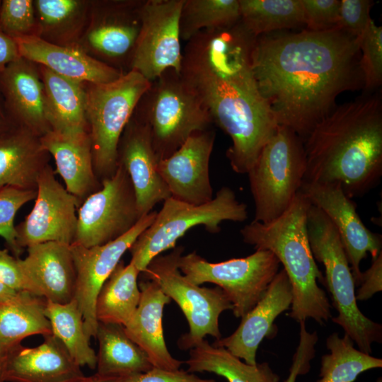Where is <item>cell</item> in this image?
Returning a JSON list of instances; mask_svg holds the SVG:
<instances>
[{"label": "cell", "instance_id": "cell-1", "mask_svg": "<svg viewBox=\"0 0 382 382\" xmlns=\"http://www.w3.org/2000/svg\"><path fill=\"white\" fill-rule=\"evenodd\" d=\"M359 38L337 28L255 38L252 70L278 124L303 141L344 91L364 87Z\"/></svg>", "mask_w": 382, "mask_h": 382}, {"label": "cell", "instance_id": "cell-2", "mask_svg": "<svg viewBox=\"0 0 382 382\" xmlns=\"http://www.w3.org/2000/svg\"><path fill=\"white\" fill-rule=\"evenodd\" d=\"M255 37L241 23L204 30L187 41L180 74L194 89L214 124L231 139L237 156L258 151L277 123L261 96L252 70Z\"/></svg>", "mask_w": 382, "mask_h": 382}, {"label": "cell", "instance_id": "cell-3", "mask_svg": "<svg viewBox=\"0 0 382 382\" xmlns=\"http://www.w3.org/2000/svg\"><path fill=\"white\" fill-rule=\"evenodd\" d=\"M365 92L335 108L303 141V181L339 183L351 199L374 188L382 175V100Z\"/></svg>", "mask_w": 382, "mask_h": 382}, {"label": "cell", "instance_id": "cell-4", "mask_svg": "<svg viewBox=\"0 0 382 382\" xmlns=\"http://www.w3.org/2000/svg\"><path fill=\"white\" fill-rule=\"evenodd\" d=\"M309 200L299 191L287 209L268 223L252 221L240 231L255 250L272 252L284 266L292 289L289 317L313 318L323 325L331 317L330 304L318 282H325L312 254L307 232Z\"/></svg>", "mask_w": 382, "mask_h": 382}, {"label": "cell", "instance_id": "cell-5", "mask_svg": "<svg viewBox=\"0 0 382 382\" xmlns=\"http://www.w3.org/2000/svg\"><path fill=\"white\" fill-rule=\"evenodd\" d=\"M133 114L147 125L159 161L175 152L193 133L214 124L194 89L173 69L151 82Z\"/></svg>", "mask_w": 382, "mask_h": 382}, {"label": "cell", "instance_id": "cell-6", "mask_svg": "<svg viewBox=\"0 0 382 382\" xmlns=\"http://www.w3.org/2000/svg\"><path fill=\"white\" fill-rule=\"evenodd\" d=\"M306 224L312 254L325 267L324 279L338 313L332 320L360 351L370 354L371 344L381 342L382 327L358 308L354 278L340 234L325 214L313 205L308 210Z\"/></svg>", "mask_w": 382, "mask_h": 382}, {"label": "cell", "instance_id": "cell-7", "mask_svg": "<svg viewBox=\"0 0 382 382\" xmlns=\"http://www.w3.org/2000/svg\"><path fill=\"white\" fill-rule=\"evenodd\" d=\"M247 218L246 204L238 201L234 191L227 186L221 187L210 202L202 204L170 197L152 224L130 246V262L141 273L154 257L174 248L178 240L193 227L203 226L208 232L216 233L223 221L243 222Z\"/></svg>", "mask_w": 382, "mask_h": 382}, {"label": "cell", "instance_id": "cell-8", "mask_svg": "<svg viewBox=\"0 0 382 382\" xmlns=\"http://www.w3.org/2000/svg\"><path fill=\"white\" fill-rule=\"evenodd\" d=\"M150 84L132 70L111 82L85 83L86 118L93 168L100 182L115 174L120 137Z\"/></svg>", "mask_w": 382, "mask_h": 382}, {"label": "cell", "instance_id": "cell-9", "mask_svg": "<svg viewBox=\"0 0 382 382\" xmlns=\"http://www.w3.org/2000/svg\"><path fill=\"white\" fill-rule=\"evenodd\" d=\"M306 169L303 141L278 125L247 173L255 204L253 221L265 224L282 214L299 191Z\"/></svg>", "mask_w": 382, "mask_h": 382}, {"label": "cell", "instance_id": "cell-10", "mask_svg": "<svg viewBox=\"0 0 382 382\" xmlns=\"http://www.w3.org/2000/svg\"><path fill=\"white\" fill-rule=\"evenodd\" d=\"M183 251V246H175L168 254L158 255L140 274L143 279L155 282L184 313L190 330L180 337L178 345L187 350L207 335L216 340L221 338L219 316L224 311L233 310V306L219 287H201L186 279L178 267Z\"/></svg>", "mask_w": 382, "mask_h": 382}, {"label": "cell", "instance_id": "cell-11", "mask_svg": "<svg viewBox=\"0 0 382 382\" xmlns=\"http://www.w3.org/2000/svg\"><path fill=\"white\" fill-rule=\"evenodd\" d=\"M279 264L267 250H256L248 257L219 262H210L192 252L181 255L178 267L195 284H216L231 303L234 316L243 318L262 298L279 272Z\"/></svg>", "mask_w": 382, "mask_h": 382}, {"label": "cell", "instance_id": "cell-12", "mask_svg": "<svg viewBox=\"0 0 382 382\" xmlns=\"http://www.w3.org/2000/svg\"><path fill=\"white\" fill-rule=\"evenodd\" d=\"M101 184L78 209L72 243L86 248L106 244L125 234L141 218L131 180L122 166Z\"/></svg>", "mask_w": 382, "mask_h": 382}, {"label": "cell", "instance_id": "cell-13", "mask_svg": "<svg viewBox=\"0 0 382 382\" xmlns=\"http://www.w3.org/2000/svg\"><path fill=\"white\" fill-rule=\"evenodd\" d=\"M144 0H91L87 27L78 47L120 71L130 65L141 26Z\"/></svg>", "mask_w": 382, "mask_h": 382}, {"label": "cell", "instance_id": "cell-14", "mask_svg": "<svg viewBox=\"0 0 382 382\" xmlns=\"http://www.w3.org/2000/svg\"><path fill=\"white\" fill-rule=\"evenodd\" d=\"M184 0H144L141 26L130 65L149 81L173 69L180 72L179 21Z\"/></svg>", "mask_w": 382, "mask_h": 382}, {"label": "cell", "instance_id": "cell-15", "mask_svg": "<svg viewBox=\"0 0 382 382\" xmlns=\"http://www.w3.org/2000/svg\"><path fill=\"white\" fill-rule=\"evenodd\" d=\"M55 173L50 163L41 172L33 208L16 226L17 243L22 250L45 242H74L81 202L58 181Z\"/></svg>", "mask_w": 382, "mask_h": 382}, {"label": "cell", "instance_id": "cell-16", "mask_svg": "<svg viewBox=\"0 0 382 382\" xmlns=\"http://www.w3.org/2000/svg\"><path fill=\"white\" fill-rule=\"evenodd\" d=\"M156 212L142 216L125 234L106 244L86 248L72 243L70 248L76 273L74 299L83 315L84 328L88 338L96 337V316L97 296L125 253L137 237L154 221Z\"/></svg>", "mask_w": 382, "mask_h": 382}, {"label": "cell", "instance_id": "cell-17", "mask_svg": "<svg viewBox=\"0 0 382 382\" xmlns=\"http://www.w3.org/2000/svg\"><path fill=\"white\" fill-rule=\"evenodd\" d=\"M310 203L323 211L337 228L352 270L355 286L360 284L361 261L369 253L374 260L381 252L382 237L364 224L357 205L339 183L303 181L299 190Z\"/></svg>", "mask_w": 382, "mask_h": 382}, {"label": "cell", "instance_id": "cell-18", "mask_svg": "<svg viewBox=\"0 0 382 382\" xmlns=\"http://www.w3.org/2000/svg\"><path fill=\"white\" fill-rule=\"evenodd\" d=\"M215 137L213 128L195 132L175 152L158 161L159 173L172 197L193 204L214 198L209 159Z\"/></svg>", "mask_w": 382, "mask_h": 382}, {"label": "cell", "instance_id": "cell-19", "mask_svg": "<svg viewBox=\"0 0 382 382\" xmlns=\"http://www.w3.org/2000/svg\"><path fill=\"white\" fill-rule=\"evenodd\" d=\"M158 161L147 125L133 114L118 144L117 166L129 176L141 217L171 197L159 173Z\"/></svg>", "mask_w": 382, "mask_h": 382}, {"label": "cell", "instance_id": "cell-20", "mask_svg": "<svg viewBox=\"0 0 382 382\" xmlns=\"http://www.w3.org/2000/svg\"><path fill=\"white\" fill-rule=\"evenodd\" d=\"M293 299L290 281L286 272H277L262 298L241 320V324L228 337L219 338L212 344L222 347L250 365H255L257 349L265 337L276 334L274 321L287 310Z\"/></svg>", "mask_w": 382, "mask_h": 382}, {"label": "cell", "instance_id": "cell-21", "mask_svg": "<svg viewBox=\"0 0 382 382\" xmlns=\"http://www.w3.org/2000/svg\"><path fill=\"white\" fill-rule=\"evenodd\" d=\"M27 250V256L19 258V263L31 292L57 303L72 301L76 273L70 245L50 241Z\"/></svg>", "mask_w": 382, "mask_h": 382}, {"label": "cell", "instance_id": "cell-22", "mask_svg": "<svg viewBox=\"0 0 382 382\" xmlns=\"http://www.w3.org/2000/svg\"><path fill=\"white\" fill-rule=\"evenodd\" d=\"M0 92L16 126L40 137L51 131L37 64L22 57L9 64L0 71Z\"/></svg>", "mask_w": 382, "mask_h": 382}, {"label": "cell", "instance_id": "cell-23", "mask_svg": "<svg viewBox=\"0 0 382 382\" xmlns=\"http://www.w3.org/2000/svg\"><path fill=\"white\" fill-rule=\"evenodd\" d=\"M43 337L39 346L20 345L6 357L5 382H69L85 376L55 335Z\"/></svg>", "mask_w": 382, "mask_h": 382}, {"label": "cell", "instance_id": "cell-24", "mask_svg": "<svg viewBox=\"0 0 382 382\" xmlns=\"http://www.w3.org/2000/svg\"><path fill=\"white\" fill-rule=\"evenodd\" d=\"M15 40L21 57L65 78L83 83H105L124 74L78 47L53 45L35 36Z\"/></svg>", "mask_w": 382, "mask_h": 382}, {"label": "cell", "instance_id": "cell-25", "mask_svg": "<svg viewBox=\"0 0 382 382\" xmlns=\"http://www.w3.org/2000/svg\"><path fill=\"white\" fill-rule=\"evenodd\" d=\"M43 148L55 161L56 171L66 190L81 202L101 187L93 163L88 132L65 134L50 131L40 137Z\"/></svg>", "mask_w": 382, "mask_h": 382}, {"label": "cell", "instance_id": "cell-26", "mask_svg": "<svg viewBox=\"0 0 382 382\" xmlns=\"http://www.w3.org/2000/svg\"><path fill=\"white\" fill-rule=\"evenodd\" d=\"M139 287L140 301L134 314L124 326L125 332L145 352L154 367L178 370L184 362L170 354L162 325L163 308L171 299L152 281L143 279Z\"/></svg>", "mask_w": 382, "mask_h": 382}, {"label": "cell", "instance_id": "cell-27", "mask_svg": "<svg viewBox=\"0 0 382 382\" xmlns=\"http://www.w3.org/2000/svg\"><path fill=\"white\" fill-rule=\"evenodd\" d=\"M50 155L40 137L14 126L0 133V185L36 190L37 178Z\"/></svg>", "mask_w": 382, "mask_h": 382}, {"label": "cell", "instance_id": "cell-28", "mask_svg": "<svg viewBox=\"0 0 382 382\" xmlns=\"http://www.w3.org/2000/svg\"><path fill=\"white\" fill-rule=\"evenodd\" d=\"M38 67L51 131L65 134L88 132L85 83L62 76L43 66Z\"/></svg>", "mask_w": 382, "mask_h": 382}, {"label": "cell", "instance_id": "cell-29", "mask_svg": "<svg viewBox=\"0 0 382 382\" xmlns=\"http://www.w3.org/2000/svg\"><path fill=\"white\" fill-rule=\"evenodd\" d=\"M46 299L26 291L0 304V359L6 357L25 337L52 333L44 310Z\"/></svg>", "mask_w": 382, "mask_h": 382}, {"label": "cell", "instance_id": "cell-30", "mask_svg": "<svg viewBox=\"0 0 382 382\" xmlns=\"http://www.w3.org/2000/svg\"><path fill=\"white\" fill-rule=\"evenodd\" d=\"M42 40L78 47L89 20L91 0H33Z\"/></svg>", "mask_w": 382, "mask_h": 382}, {"label": "cell", "instance_id": "cell-31", "mask_svg": "<svg viewBox=\"0 0 382 382\" xmlns=\"http://www.w3.org/2000/svg\"><path fill=\"white\" fill-rule=\"evenodd\" d=\"M96 338L99 344L97 374L124 377L154 367L145 352L127 336L123 325L98 322Z\"/></svg>", "mask_w": 382, "mask_h": 382}, {"label": "cell", "instance_id": "cell-32", "mask_svg": "<svg viewBox=\"0 0 382 382\" xmlns=\"http://www.w3.org/2000/svg\"><path fill=\"white\" fill-rule=\"evenodd\" d=\"M140 272L131 262L117 264L102 286L96 301L98 322L125 326L134 314L141 299L137 282Z\"/></svg>", "mask_w": 382, "mask_h": 382}, {"label": "cell", "instance_id": "cell-33", "mask_svg": "<svg viewBox=\"0 0 382 382\" xmlns=\"http://www.w3.org/2000/svg\"><path fill=\"white\" fill-rule=\"evenodd\" d=\"M185 364L187 372H209L224 377L228 382H279V377L268 363L250 365L243 362L222 347L203 340L190 349Z\"/></svg>", "mask_w": 382, "mask_h": 382}, {"label": "cell", "instance_id": "cell-34", "mask_svg": "<svg viewBox=\"0 0 382 382\" xmlns=\"http://www.w3.org/2000/svg\"><path fill=\"white\" fill-rule=\"evenodd\" d=\"M44 312L50 323L52 334L62 342L75 362L81 367L96 369L97 355L90 345L76 301L74 299L61 304L46 300Z\"/></svg>", "mask_w": 382, "mask_h": 382}, {"label": "cell", "instance_id": "cell-35", "mask_svg": "<svg viewBox=\"0 0 382 382\" xmlns=\"http://www.w3.org/2000/svg\"><path fill=\"white\" fill-rule=\"evenodd\" d=\"M240 20L255 37L303 23L301 0H238Z\"/></svg>", "mask_w": 382, "mask_h": 382}, {"label": "cell", "instance_id": "cell-36", "mask_svg": "<svg viewBox=\"0 0 382 382\" xmlns=\"http://www.w3.org/2000/svg\"><path fill=\"white\" fill-rule=\"evenodd\" d=\"M330 354L321 358L320 379L318 382H354L362 372L382 366V359L357 349L353 340L345 334L337 332L326 340Z\"/></svg>", "mask_w": 382, "mask_h": 382}, {"label": "cell", "instance_id": "cell-37", "mask_svg": "<svg viewBox=\"0 0 382 382\" xmlns=\"http://www.w3.org/2000/svg\"><path fill=\"white\" fill-rule=\"evenodd\" d=\"M239 21L238 0H184L180 37L187 42L202 30L226 28Z\"/></svg>", "mask_w": 382, "mask_h": 382}, {"label": "cell", "instance_id": "cell-38", "mask_svg": "<svg viewBox=\"0 0 382 382\" xmlns=\"http://www.w3.org/2000/svg\"><path fill=\"white\" fill-rule=\"evenodd\" d=\"M36 195V190L0 185V236L16 258H20L23 250L17 243L15 216L25 204L35 199Z\"/></svg>", "mask_w": 382, "mask_h": 382}, {"label": "cell", "instance_id": "cell-39", "mask_svg": "<svg viewBox=\"0 0 382 382\" xmlns=\"http://www.w3.org/2000/svg\"><path fill=\"white\" fill-rule=\"evenodd\" d=\"M359 66L365 92H373L382 83V27L371 20L359 38Z\"/></svg>", "mask_w": 382, "mask_h": 382}, {"label": "cell", "instance_id": "cell-40", "mask_svg": "<svg viewBox=\"0 0 382 382\" xmlns=\"http://www.w3.org/2000/svg\"><path fill=\"white\" fill-rule=\"evenodd\" d=\"M0 29L13 39L37 37L38 23L34 1H1Z\"/></svg>", "mask_w": 382, "mask_h": 382}, {"label": "cell", "instance_id": "cell-41", "mask_svg": "<svg viewBox=\"0 0 382 382\" xmlns=\"http://www.w3.org/2000/svg\"><path fill=\"white\" fill-rule=\"evenodd\" d=\"M371 0H340L337 29L360 38L370 21Z\"/></svg>", "mask_w": 382, "mask_h": 382}, {"label": "cell", "instance_id": "cell-42", "mask_svg": "<svg viewBox=\"0 0 382 382\" xmlns=\"http://www.w3.org/2000/svg\"><path fill=\"white\" fill-rule=\"evenodd\" d=\"M303 23L310 31L337 28L340 0H301Z\"/></svg>", "mask_w": 382, "mask_h": 382}, {"label": "cell", "instance_id": "cell-43", "mask_svg": "<svg viewBox=\"0 0 382 382\" xmlns=\"http://www.w3.org/2000/svg\"><path fill=\"white\" fill-rule=\"evenodd\" d=\"M300 323V340L293 357L290 374L284 382H295L299 374H306L310 369V361L315 356V345L318 341L316 332H308L305 321Z\"/></svg>", "mask_w": 382, "mask_h": 382}, {"label": "cell", "instance_id": "cell-44", "mask_svg": "<svg viewBox=\"0 0 382 382\" xmlns=\"http://www.w3.org/2000/svg\"><path fill=\"white\" fill-rule=\"evenodd\" d=\"M119 382H214L183 370L169 371L153 367L146 372L122 377Z\"/></svg>", "mask_w": 382, "mask_h": 382}, {"label": "cell", "instance_id": "cell-45", "mask_svg": "<svg viewBox=\"0 0 382 382\" xmlns=\"http://www.w3.org/2000/svg\"><path fill=\"white\" fill-rule=\"evenodd\" d=\"M0 282L17 291L32 293L21 270L19 258L11 255L7 249L0 248Z\"/></svg>", "mask_w": 382, "mask_h": 382}, {"label": "cell", "instance_id": "cell-46", "mask_svg": "<svg viewBox=\"0 0 382 382\" xmlns=\"http://www.w3.org/2000/svg\"><path fill=\"white\" fill-rule=\"evenodd\" d=\"M360 287L356 294V299L365 301L382 290V253L373 260L371 267L361 272Z\"/></svg>", "mask_w": 382, "mask_h": 382}, {"label": "cell", "instance_id": "cell-47", "mask_svg": "<svg viewBox=\"0 0 382 382\" xmlns=\"http://www.w3.org/2000/svg\"><path fill=\"white\" fill-rule=\"evenodd\" d=\"M19 57L21 55L16 40L0 29V71Z\"/></svg>", "mask_w": 382, "mask_h": 382}, {"label": "cell", "instance_id": "cell-48", "mask_svg": "<svg viewBox=\"0 0 382 382\" xmlns=\"http://www.w3.org/2000/svg\"><path fill=\"white\" fill-rule=\"evenodd\" d=\"M16 126L5 105L4 98L0 92V133Z\"/></svg>", "mask_w": 382, "mask_h": 382}, {"label": "cell", "instance_id": "cell-49", "mask_svg": "<svg viewBox=\"0 0 382 382\" xmlns=\"http://www.w3.org/2000/svg\"><path fill=\"white\" fill-rule=\"evenodd\" d=\"M122 377L103 376L97 374L91 376H83L81 378L69 382H119Z\"/></svg>", "mask_w": 382, "mask_h": 382}, {"label": "cell", "instance_id": "cell-50", "mask_svg": "<svg viewBox=\"0 0 382 382\" xmlns=\"http://www.w3.org/2000/svg\"><path fill=\"white\" fill-rule=\"evenodd\" d=\"M18 291L8 287L0 282V304L5 303L12 300Z\"/></svg>", "mask_w": 382, "mask_h": 382}, {"label": "cell", "instance_id": "cell-51", "mask_svg": "<svg viewBox=\"0 0 382 382\" xmlns=\"http://www.w3.org/2000/svg\"><path fill=\"white\" fill-rule=\"evenodd\" d=\"M6 359H0V382L4 381V366Z\"/></svg>", "mask_w": 382, "mask_h": 382}, {"label": "cell", "instance_id": "cell-52", "mask_svg": "<svg viewBox=\"0 0 382 382\" xmlns=\"http://www.w3.org/2000/svg\"><path fill=\"white\" fill-rule=\"evenodd\" d=\"M0 3H1V1H0Z\"/></svg>", "mask_w": 382, "mask_h": 382}]
</instances>
